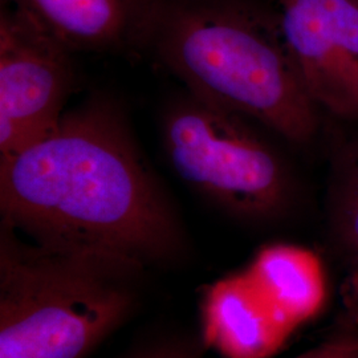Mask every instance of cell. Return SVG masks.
I'll list each match as a JSON object with an SVG mask.
<instances>
[{
  "mask_svg": "<svg viewBox=\"0 0 358 358\" xmlns=\"http://www.w3.org/2000/svg\"><path fill=\"white\" fill-rule=\"evenodd\" d=\"M1 222L38 243L143 269L174 255L180 229L122 112L92 100L0 158Z\"/></svg>",
  "mask_w": 358,
  "mask_h": 358,
  "instance_id": "obj_1",
  "label": "cell"
},
{
  "mask_svg": "<svg viewBox=\"0 0 358 358\" xmlns=\"http://www.w3.org/2000/svg\"><path fill=\"white\" fill-rule=\"evenodd\" d=\"M333 242L349 263L358 255V137L340 153L328 196Z\"/></svg>",
  "mask_w": 358,
  "mask_h": 358,
  "instance_id": "obj_9",
  "label": "cell"
},
{
  "mask_svg": "<svg viewBox=\"0 0 358 358\" xmlns=\"http://www.w3.org/2000/svg\"><path fill=\"white\" fill-rule=\"evenodd\" d=\"M250 118L187 92L162 117V142L179 178L234 217H278L291 196L280 155Z\"/></svg>",
  "mask_w": 358,
  "mask_h": 358,
  "instance_id": "obj_4",
  "label": "cell"
},
{
  "mask_svg": "<svg viewBox=\"0 0 358 358\" xmlns=\"http://www.w3.org/2000/svg\"><path fill=\"white\" fill-rule=\"evenodd\" d=\"M72 53L27 15L1 3L0 158L60 121L75 84Z\"/></svg>",
  "mask_w": 358,
  "mask_h": 358,
  "instance_id": "obj_5",
  "label": "cell"
},
{
  "mask_svg": "<svg viewBox=\"0 0 358 358\" xmlns=\"http://www.w3.org/2000/svg\"><path fill=\"white\" fill-rule=\"evenodd\" d=\"M245 268L278 299L296 329L315 319L325 306L327 273L312 250L296 244H269L256 252Z\"/></svg>",
  "mask_w": 358,
  "mask_h": 358,
  "instance_id": "obj_8",
  "label": "cell"
},
{
  "mask_svg": "<svg viewBox=\"0 0 358 358\" xmlns=\"http://www.w3.org/2000/svg\"><path fill=\"white\" fill-rule=\"evenodd\" d=\"M148 48L194 96L255 120L292 143L317 131V105L278 17L244 0H159Z\"/></svg>",
  "mask_w": 358,
  "mask_h": 358,
  "instance_id": "obj_2",
  "label": "cell"
},
{
  "mask_svg": "<svg viewBox=\"0 0 358 358\" xmlns=\"http://www.w3.org/2000/svg\"><path fill=\"white\" fill-rule=\"evenodd\" d=\"M353 1H355V4L358 7V0H353Z\"/></svg>",
  "mask_w": 358,
  "mask_h": 358,
  "instance_id": "obj_13",
  "label": "cell"
},
{
  "mask_svg": "<svg viewBox=\"0 0 358 358\" xmlns=\"http://www.w3.org/2000/svg\"><path fill=\"white\" fill-rule=\"evenodd\" d=\"M142 269L0 222V358H84L129 316Z\"/></svg>",
  "mask_w": 358,
  "mask_h": 358,
  "instance_id": "obj_3",
  "label": "cell"
},
{
  "mask_svg": "<svg viewBox=\"0 0 358 358\" xmlns=\"http://www.w3.org/2000/svg\"><path fill=\"white\" fill-rule=\"evenodd\" d=\"M296 358H358V321L345 317L331 336Z\"/></svg>",
  "mask_w": 358,
  "mask_h": 358,
  "instance_id": "obj_10",
  "label": "cell"
},
{
  "mask_svg": "<svg viewBox=\"0 0 358 358\" xmlns=\"http://www.w3.org/2000/svg\"><path fill=\"white\" fill-rule=\"evenodd\" d=\"M345 316L358 321V255L348 263V273L341 285Z\"/></svg>",
  "mask_w": 358,
  "mask_h": 358,
  "instance_id": "obj_11",
  "label": "cell"
},
{
  "mask_svg": "<svg viewBox=\"0 0 358 358\" xmlns=\"http://www.w3.org/2000/svg\"><path fill=\"white\" fill-rule=\"evenodd\" d=\"M71 52L148 48L159 0H1Z\"/></svg>",
  "mask_w": 358,
  "mask_h": 358,
  "instance_id": "obj_7",
  "label": "cell"
},
{
  "mask_svg": "<svg viewBox=\"0 0 358 358\" xmlns=\"http://www.w3.org/2000/svg\"><path fill=\"white\" fill-rule=\"evenodd\" d=\"M131 358H198L195 350L183 345H165L145 350Z\"/></svg>",
  "mask_w": 358,
  "mask_h": 358,
  "instance_id": "obj_12",
  "label": "cell"
},
{
  "mask_svg": "<svg viewBox=\"0 0 358 358\" xmlns=\"http://www.w3.org/2000/svg\"><path fill=\"white\" fill-rule=\"evenodd\" d=\"M287 48L313 103L358 121V7L353 0H278Z\"/></svg>",
  "mask_w": 358,
  "mask_h": 358,
  "instance_id": "obj_6",
  "label": "cell"
}]
</instances>
